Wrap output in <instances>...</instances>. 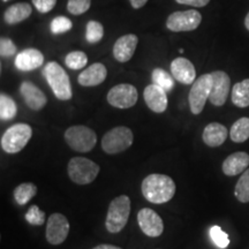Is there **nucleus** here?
<instances>
[{"mask_svg": "<svg viewBox=\"0 0 249 249\" xmlns=\"http://www.w3.org/2000/svg\"><path fill=\"white\" fill-rule=\"evenodd\" d=\"M177 187L173 179L165 174H150L142 182V194L154 204H163L172 200Z\"/></svg>", "mask_w": 249, "mask_h": 249, "instance_id": "obj_1", "label": "nucleus"}, {"mask_svg": "<svg viewBox=\"0 0 249 249\" xmlns=\"http://www.w3.org/2000/svg\"><path fill=\"white\" fill-rule=\"evenodd\" d=\"M46 81L51 87L54 96L60 101H70L73 97L70 77L58 62L51 61L43 70Z\"/></svg>", "mask_w": 249, "mask_h": 249, "instance_id": "obj_2", "label": "nucleus"}, {"mask_svg": "<svg viewBox=\"0 0 249 249\" xmlns=\"http://www.w3.org/2000/svg\"><path fill=\"white\" fill-rule=\"evenodd\" d=\"M130 213V198L127 195H120L112 200L108 205L105 226L110 233H119L128 222Z\"/></svg>", "mask_w": 249, "mask_h": 249, "instance_id": "obj_3", "label": "nucleus"}, {"mask_svg": "<svg viewBox=\"0 0 249 249\" xmlns=\"http://www.w3.org/2000/svg\"><path fill=\"white\" fill-rule=\"evenodd\" d=\"M33 136V128L28 124H17L1 136V149L7 154H18L26 147Z\"/></svg>", "mask_w": 249, "mask_h": 249, "instance_id": "obj_4", "label": "nucleus"}, {"mask_svg": "<svg viewBox=\"0 0 249 249\" xmlns=\"http://www.w3.org/2000/svg\"><path fill=\"white\" fill-rule=\"evenodd\" d=\"M68 176L77 185H88L97 178L99 166L85 157H74L68 163Z\"/></svg>", "mask_w": 249, "mask_h": 249, "instance_id": "obj_5", "label": "nucleus"}, {"mask_svg": "<svg viewBox=\"0 0 249 249\" xmlns=\"http://www.w3.org/2000/svg\"><path fill=\"white\" fill-rule=\"evenodd\" d=\"M65 141L73 150L89 152L97 143V135L87 126H71L65 132Z\"/></svg>", "mask_w": 249, "mask_h": 249, "instance_id": "obj_6", "label": "nucleus"}, {"mask_svg": "<svg viewBox=\"0 0 249 249\" xmlns=\"http://www.w3.org/2000/svg\"><path fill=\"white\" fill-rule=\"evenodd\" d=\"M133 132L128 127L119 126L108 130L102 139V148L108 155L123 152L132 145Z\"/></svg>", "mask_w": 249, "mask_h": 249, "instance_id": "obj_7", "label": "nucleus"}, {"mask_svg": "<svg viewBox=\"0 0 249 249\" xmlns=\"http://www.w3.org/2000/svg\"><path fill=\"white\" fill-rule=\"evenodd\" d=\"M213 88V75L203 74L195 80L188 95L189 107L193 114H200L203 111L205 102L209 98Z\"/></svg>", "mask_w": 249, "mask_h": 249, "instance_id": "obj_8", "label": "nucleus"}, {"mask_svg": "<svg viewBox=\"0 0 249 249\" xmlns=\"http://www.w3.org/2000/svg\"><path fill=\"white\" fill-rule=\"evenodd\" d=\"M202 15L196 9H189L183 12H174L167 18L166 27L167 29L174 33L180 31H192L201 24Z\"/></svg>", "mask_w": 249, "mask_h": 249, "instance_id": "obj_9", "label": "nucleus"}, {"mask_svg": "<svg viewBox=\"0 0 249 249\" xmlns=\"http://www.w3.org/2000/svg\"><path fill=\"white\" fill-rule=\"evenodd\" d=\"M138 90L128 83H121L113 87L107 93V102L118 108H129L138 102Z\"/></svg>", "mask_w": 249, "mask_h": 249, "instance_id": "obj_10", "label": "nucleus"}, {"mask_svg": "<svg viewBox=\"0 0 249 249\" xmlns=\"http://www.w3.org/2000/svg\"><path fill=\"white\" fill-rule=\"evenodd\" d=\"M70 233V223L61 213H53L49 217L46 224V240L51 245L58 246L67 239Z\"/></svg>", "mask_w": 249, "mask_h": 249, "instance_id": "obj_11", "label": "nucleus"}, {"mask_svg": "<svg viewBox=\"0 0 249 249\" xmlns=\"http://www.w3.org/2000/svg\"><path fill=\"white\" fill-rule=\"evenodd\" d=\"M211 75H213V88H211L209 101L214 107H223L226 103L231 89V79L223 71H214Z\"/></svg>", "mask_w": 249, "mask_h": 249, "instance_id": "obj_12", "label": "nucleus"}, {"mask_svg": "<svg viewBox=\"0 0 249 249\" xmlns=\"http://www.w3.org/2000/svg\"><path fill=\"white\" fill-rule=\"evenodd\" d=\"M138 223L141 231L151 238H157L164 231V223L161 217L149 208H143L139 211Z\"/></svg>", "mask_w": 249, "mask_h": 249, "instance_id": "obj_13", "label": "nucleus"}, {"mask_svg": "<svg viewBox=\"0 0 249 249\" xmlns=\"http://www.w3.org/2000/svg\"><path fill=\"white\" fill-rule=\"evenodd\" d=\"M20 92L24 102H26L27 107L34 111L42 110L48 103V98H46L44 92L29 81H24L21 83Z\"/></svg>", "mask_w": 249, "mask_h": 249, "instance_id": "obj_14", "label": "nucleus"}, {"mask_svg": "<svg viewBox=\"0 0 249 249\" xmlns=\"http://www.w3.org/2000/svg\"><path fill=\"white\" fill-rule=\"evenodd\" d=\"M171 74L182 85H193L196 79L194 65L188 59L179 57L171 62Z\"/></svg>", "mask_w": 249, "mask_h": 249, "instance_id": "obj_15", "label": "nucleus"}, {"mask_svg": "<svg viewBox=\"0 0 249 249\" xmlns=\"http://www.w3.org/2000/svg\"><path fill=\"white\" fill-rule=\"evenodd\" d=\"M143 97L147 103L148 107L155 113H163L167 108V95L166 91L160 86L152 85L148 86L143 92Z\"/></svg>", "mask_w": 249, "mask_h": 249, "instance_id": "obj_16", "label": "nucleus"}, {"mask_svg": "<svg viewBox=\"0 0 249 249\" xmlns=\"http://www.w3.org/2000/svg\"><path fill=\"white\" fill-rule=\"evenodd\" d=\"M138 43V36L133 35V34H128V35L121 36L120 38H118L113 46V55L116 60L119 62L129 61L134 55Z\"/></svg>", "mask_w": 249, "mask_h": 249, "instance_id": "obj_17", "label": "nucleus"}, {"mask_svg": "<svg viewBox=\"0 0 249 249\" xmlns=\"http://www.w3.org/2000/svg\"><path fill=\"white\" fill-rule=\"evenodd\" d=\"M44 62V55L36 49H26L15 58V66L18 70L30 71L40 67Z\"/></svg>", "mask_w": 249, "mask_h": 249, "instance_id": "obj_18", "label": "nucleus"}, {"mask_svg": "<svg viewBox=\"0 0 249 249\" xmlns=\"http://www.w3.org/2000/svg\"><path fill=\"white\" fill-rule=\"evenodd\" d=\"M107 76V70L101 62H96L85 70L77 77V82L83 87H95L103 83Z\"/></svg>", "mask_w": 249, "mask_h": 249, "instance_id": "obj_19", "label": "nucleus"}, {"mask_svg": "<svg viewBox=\"0 0 249 249\" xmlns=\"http://www.w3.org/2000/svg\"><path fill=\"white\" fill-rule=\"evenodd\" d=\"M249 166V155L247 152L239 151L230 155L223 163V172L227 177L238 176L245 172Z\"/></svg>", "mask_w": 249, "mask_h": 249, "instance_id": "obj_20", "label": "nucleus"}, {"mask_svg": "<svg viewBox=\"0 0 249 249\" xmlns=\"http://www.w3.org/2000/svg\"><path fill=\"white\" fill-rule=\"evenodd\" d=\"M227 138V129L224 124L219 123H211L205 126L202 134L203 142L209 147L216 148L222 145L226 141Z\"/></svg>", "mask_w": 249, "mask_h": 249, "instance_id": "obj_21", "label": "nucleus"}, {"mask_svg": "<svg viewBox=\"0 0 249 249\" xmlns=\"http://www.w3.org/2000/svg\"><path fill=\"white\" fill-rule=\"evenodd\" d=\"M33 8L27 2H18L6 9L4 20L7 24H17L22 22L31 15Z\"/></svg>", "mask_w": 249, "mask_h": 249, "instance_id": "obj_22", "label": "nucleus"}, {"mask_svg": "<svg viewBox=\"0 0 249 249\" xmlns=\"http://www.w3.org/2000/svg\"><path fill=\"white\" fill-rule=\"evenodd\" d=\"M232 102L238 107H249V79L235 83L232 89Z\"/></svg>", "mask_w": 249, "mask_h": 249, "instance_id": "obj_23", "label": "nucleus"}, {"mask_svg": "<svg viewBox=\"0 0 249 249\" xmlns=\"http://www.w3.org/2000/svg\"><path fill=\"white\" fill-rule=\"evenodd\" d=\"M230 138L233 142L242 143L249 139V118H240L232 124Z\"/></svg>", "mask_w": 249, "mask_h": 249, "instance_id": "obj_24", "label": "nucleus"}, {"mask_svg": "<svg viewBox=\"0 0 249 249\" xmlns=\"http://www.w3.org/2000/svg\"><path fill=\"white\" fill-rule=\"evenodd\" d=\"M37 193L36 185L31 182H23L14 191V200L18 205H24L29 202Z\"/></svg>", "mask_w": 249, "mask_h": 249, "instance_id": "obj_25", "label": "nucleus"}, {"mask_svg": "<svg viewBox=\"0 0 249 249\" xmlns=\"http://www.w3.org/2000/svg\"><path fill=\"white\" fill-rule=\"evenodd\" d=\"M18 107L14 99L9 97L6 93L0 95V119L2 121H8L17 117Z\"/></svg>", "mask_w": 249, "mask_h": 249, "instance_id": "obj_26", "label": "nucleus"}, {"mask_svg": "<svg viewBox=\"0 0 249 249\" xmlns=\"http://www.w3.org/2000/svg\"><path fill=\"white\" fill-rule=\"evenodd\" d=\"M152 82L160 86L165 91H171L174 88V77L173 75L164 71L163 68H155L151 74Z\"/></svg>", "mask_w": 249, "mask_h": 249, "instance_id": "obj_27", "label": "nucleus"}, {"mask_svg": "<svg viewBox=\"0 0 249 249\" xmlns=\"http://www.w3.org/2000/svg\"><path fill=\"white\" fill-rule=\"evenodd\" d=\"M234 195L238 198V201L242 202V203H248L249 202V169L242 173L241 178L236 182Z\"/></svg>", "mask_w": 249, "mask_h": 249, "instance_id": "obj_28", "label": "nucleus"}, {"mask_svg": "<svg viewBox=\"0 0 249 249\" xmlns=\"http://www.w3.org/2000/svg\"><path fill=\"white\" fill-rule=\"evenodd\" d=\"M65 62H66V66L71 70L79 71L86 67V65L88 64V57L82 51H73L66 55Z\"/></svg>", "mask_w": 249, "mask_h": 249, "instance_id": "obj_29", "label": "nucleus"}, {"mask_svg": "<svg viewBox=\"0 0 249 249\" xmlns=\"http://www.w3.org/2000/svg\"><path fill=\"white\" fill-rule=\"evenodd\" d=\"M104 36V28H103L102 23H99L98 21H89L87 24V30H86V39L87 42L90 44H96Z\"/></svg>", "mask_w": 249, "mask_h": 249, "instance_id": "obj_30", "label": "nucleus"}, {"mask_svg": "<svg viewBox=\"0 0 249 249\" xmlns=\"http://www.w3.org/2000/svg\"><path fill=\"white\" fill-rule=\"evenodd\" d=\"M209 234H210L211 240H213V244L216 245L218 248L225 249V248H227V246L230 245L229 235H227V233L223 231L222 227L220 226L214 225L211 227L210 231H209Z\"/></svg>", "mask_w": 249, "mask_h": 249, "instance_id": "obj_31", "label": "nucleus"}, {"mask_svg": "<svg viewBox=\"0 0 249 249\" xmlns=\"http://www.w3.org/2000/svg\"><path fill=\"white\" fill-rule=\"evenodd\" d=\"M73 27V23L70 18L66 17H57L52 20L51 24H50V29L51 33L54 35H60V34H65L70 31Z\"/></svg>", "mask_w": 249, "mask_h": 249, "instance_id": "obj_32", "label": "nucleus"}, {"mask_svg": "<svg viewBox=\"0 0 249 249\" xmlns=\"http://www.w3.org/2000/svg\"><path fill=\"white\" fill-rule=\"evenodd\" d=\"M26 220L31 225H43L45 223V213L37 205H31L26 213Z\"/></svg>", "mask_w": 249, "mask_h": 249, "instance_id": "obj_33", "label": "nucleus"}, {"mask_svg": "<svg viewBox=\"0 0 249 249\" xmlns=\"http://www.w3.org/2000/svg\"><path fill=\"white\" fill-rule=\"evenodd\" d=\"M91 0H68L67 9L71 14L81 15L90 8Z\"/></svg>", "mask_w": 249, "mask_h": 249, "instance_id": "obj_34", "label": "nucleus"}, {"mask_svg": "<svg viewBox=\"0 0 249 249\" xmlns=\"http://www.w3.org/2000/svg\"><path fill=\"white\" fill-rule=\"evenodd\" d=\"M17 53V45L12 39L7 38V37H1L0 38V55L2 58L12 57Z\"/></svg>", "mask_w": 249, "mask_h": 249, "instance_id": "obj_35", "label": "nucleus"}, {"mask_svg": "<svg viewBox=\"0 0 249 249\" xmlns=\"http://www.w3.org/2000/svg\"><path fill=\"white\" fill-rule=\"evenodd\" d=\"M33 4L39 13H49L54 8L57 0H33Z\"/></svg>", "mask_w": 249, "mask_h": 249, "instance_id": "obj_36", "label": "nucleus"}, {"mask_svg": "<svg viewBox=\"0 0 249 249\" xmlns=\"http://www.w3.org/2000/svg\"><path fill=\"white\" fill-rule=\"evenodd\" d=\"M178 4L188 5L193 7H204L210 2V0H176Z\"/></svg>", "mask_w": 249, "mask_h": 249, "instance_id": "obj_37", "label": "nucleus"}, {"mask_svg": "<svg viewBox=\"0 0 249 249\" xmlns=\"http://www.w3.org/2000/svg\"><path fill=\"white\" fill-rule=\"evenodd\" d=\"M147 1L148 0H129L130 5H132V7L134 9H139L143 7V6L147 4Z\"/></svg>", "mask_w": 249, "mask_h": 249, "instance_id": "obj_38", "label": "nucleus"}, {"mask_svg": "<svg viewBox=\"0 0 249 249\" xmlns=\"http://www.w3.org/2000/svg\"><path fill=\"white\" fill-rule=\"evenodd\" d=\"M92 249H121V248L117 247V246H113V245H99V246H97V247H95Z\"/></svg>", "mask_w": 249, "mask_h": 249, "instance_id": "obj_39", "label": "nucleus"}, {"mask_svg": "<svg viewBox=\"0 0 249 249\" xmlns=\"http://www.w3.org/2000/svg\"><path fill=\"white\" fill-rule=\"evenodd\" d=\"M245 26L247 28V30H249V13L247 14V17L245 18Z\"/></svg>", "mask_w": 249, "mask_h": 249, "instance_id": "obj_40", "label": "nucleus"}, {"mask_svg": "<svg viewBox=\"0 0 249 249\" xmlns=\"http://www.w3.org/2000/svg\"><path fill=\"white\" fill-rule=\"evenodd\" d=\"M2 1H4V2H7V1H9V0H2Z\"/></svg>", "mask_w": 249, "mask_h": 249, "instance_id": "obj_41", "label": "nucleus"}]
</instances>
